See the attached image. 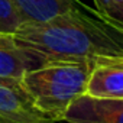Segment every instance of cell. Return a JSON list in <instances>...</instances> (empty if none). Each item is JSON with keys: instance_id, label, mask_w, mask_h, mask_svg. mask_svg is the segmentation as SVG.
Returning a JSON list of instances; mask_svg holds the SVG:
<instances>
[{"instance_id": "6da1fadb", "label": "cell", "mask_w": 123, "mask_h": 123, "mask_svg": "<svg viewBox=\"0 0 123 123\" xmlns=\"http://www.w3.org/2000/svg\"><path fill=\"white\" fill-rule=\"evenodd\" d=\"M13 36L43 64L123 58V26L107 20L81 2L46 22H23Z\"/></svg>"}, {"instance_id": "7a4b0ae2", "label": "cell", "mask_w": 123, "mask_h": 123, "mask_svg": "<svg viewBox=\"0 0 123 123\" xmlns=\"http://www.w3.org/2000/svg\"><path fill=\"white\" fill-rule=\"evenodd\" d=\"M94 61H49L29 70L20 80L33 106L58 123L67 109L83 94Z\"/></svg>"}, {"instance_id": "3957f363", "label": "cell", "mask_w": 123, "mask_h": 123, "mask_svg": "<svg viewBox=\"0 0 123 123\" xmlns=\"http://www.w3.org/2000/svg\"><path fill=\"white\" fill-rule=\"evenodd\" d=\"M0 122L55 123L33 106L22 83L10 78H0Z\"/></svg>"}, {"instance_id": "277c9868", "label": "cell", "mask_w": 123, "mask_h": 123, "mask_svg": "<svg viewBox=\"0 0 123 123\" xmlns=\"http://www.w3.org/2000/svg\"><path fill=\"white\" fill-rule=\"evenodd\" d=\"M58 123H123V100L78 97Z\"/></svg>"}, {"instance_id": "5b68a950", "label": "cell", "mask_w": 123, "mask_h": 123, "mask_svg": "<svg viewBox=\"0 0 123 123\" xmlns=\"http://www.w3.org/2000/svg\"><path fill=\"white\" fill-rule=\"evenodd\" d=\"M86 94L96 98L123 100V58L96 59Z\"/></svg>"}, {"instance_id": "8992f818", "label": "cell", "mask_w": 123, "mask_h": 123, "mask_svg": "<svg viewBox=\"0 0 123 123\" xmlns=\"http://www.w3.org/2000/svg\"><path fill=\"white\" fill-rule=\"evenodd\" d=\"M43 62L33 52L22 48L13 35L0 32V78L22 80V77Z\"/></svg>"}, {"instance_id": "52a82bcc", "label": "cell", "mask_w": 123, "mask_h": 123, "mask_svg": "<svg viewBox=\"0 0 123 123\" xmlns=\"http://www.w3.org/2000/svg\"><path fill=\"white\" fill-rule=\"evenodd\" d=\"M25 22H46L80 5V0H13Z\"/></svg>"}, {"instance_id": "ba28073f", "label": "cell", "mask_w": 123, "mask_h": 123, "mask_svg": "<svg viewBox=\"0 0 123 123\" xmlns=\"http://www.w3.org/2000/svg\"><path fill=\"white\" fill-rule=\"evenodd\" d=\"M25 22L13 0H0V32L13 35Z\"/></svg>"}, {"instance_id": "9c48e42d", "label": "cell", "mask_w": 123, "mask_h": 123, "mask_svg": "<svg viewBox=\"0 0 123 123\" xmlns=\"http://www.w3.org/2000/svg\"><path fill=\"white\" fill-rule=\"evenodd\" d=\"M97 12L107 20L123 26V0H93Z\"/></svg>"}, {"instance_id": "30bf717a", "label": "cell", "mask_w": 123, "mask_h": 123, "mask_svg": "<svg viewBox=\"0 0 123 123\" xmlns=\"http://www.w3.org/2000/svg\"><path fill=\"white\" fill-rule=\"evenodd\" d=\"M0 123H5V122H0Z\"/></svg>"}]
</instances>
